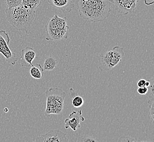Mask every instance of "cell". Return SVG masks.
<instances>
[{"mask_svg":"<svg viewBox=\"0 0 154 142\" xmlns=\"http://www.w3.org/2000/svg\"><path fill=\"white\" fill-rule=\"evenodd\" d=\"M81 18L92 23L102 22L110 14L111 2L107 0H76Z\"/></svg>","mask_w":154,"mask_h":142,"instance_id":"6da1fadb","label":"cell"},{"mask_svg":"<svg viewBox=\"0 0 154 142\" xmlns=\"http://www.w3.org/2000/svg\"><path fill=\"white\" fill-rule=\"evenodd\" d=\"M7 20L18 31L27 33L36 17V11L25 7L23 5L5 9Z\"/></svg>","mask_w":154,"mask_h":142,"instance_id":"7a4b0ae2","label":"cell"},{"mask_svg":"<svg viewBox=\"0 0 154 142\" xmlns=\"http://www.w3.org/2000/svg\"><path fill=\"white\" fill-rule=\"evenodd\" d=\"M48 41H57L67 39L69 27L66 18H60L57 14L53 15L45 25Z\"/></svg>","mask_w":154,"mask_h":142,"instance_id":"3957f363","label":"cell"},{"mask_svg":"<svg viewBox=\"0 0 154 142\" xmlns=\"http://www.w3.org/2000/svg\"><path fill=\"white\" fill-rule=\"evenodd\" d=\"M47 98L45 116L60 114L64 106L65 92L57 87L48 89L45 92Z\"/></svg>","mask_w":154,"mask_h":142,"instance_id":"277c9868","label":"cell"},{"mask_svg":"<svg viewBox=\"0 0 154 142\" xmlns=\"http://www.w3.org/2000/svg\"><path fill=\"white\" fill-rule=\"evenodd\" d=\"M124 56V49L116 45L100 56L99 69L102 72L112 70L122 61Z\"/></svg>","mask_w":154,"mask_h":142,"instance_id":"5b68a950","label":"cell"},{"mask_svg":"<svg viewBox=\"0 0 154 142\" xmlns=\"http://www.w3.org/2000/svg\"><path fill=\"white\" fill-rule=\"evenodd\" d=\"M10 38L8 33L5 30L0 31V54H2L6 61L12 65H15V63L19 60L15 54L10 49L9 47Z\"/></svg>","mask_w":154,"mask_h":142,"instance_id":"8992f818","label":"cell"},{"mask_svg":"<svg viewBox=\"0 0 154 142\" xmlns=\"http://www.w3.org/2000/svg\"><path fill=\"white\" fill-rule=\"evenodd\" d=\"M109 1L113 3L117 12L124 15H128L135 11L138 0H109Z\"/></svg>","mask_w":154,"mask_h":142,"instance_id":"52a82bcc","label":"cell"},{"mask_svg":"<svg viewBox=\"0 0 154 142\" xmlns=\"http://www.w3.org/2000/svg\"><path fill=\"white\" fill-rule=\"evenodd\" d=\"M37 142H67L66 133L59 130H51L48 133L36 138Z\"/></svg>","mask_w":154,"mask_h":142,"instance_id":"ba28073f","label":"cell"},{"mask_svg":"<svg viewBox=\"0 0 154 142\" xmlns=\"http://www.w3.org/2000/svg\"><path fill=\"white\" fill-rule=\"evenodd\" d=\"M85 121V118L83 116L82 110L73 111L69 115L68 118L65 120V127L66 129L71 128L73 131H77L81 127L80 122Z\"/></svg>","mask_w":154,"mask_h":142,"instance_id":"9c48e42d","label":"cell"},{"mask_svg":"<svg viewBox=\"0 0 154 142\" xmlns=\"http://www.w3.org/2000/svg\"><path fill=\"white\" fill-rule=\"evenodd\" d=\"M21 56L19 60L24 67H30L33 65L32 61L36 58V53L32 48L27 47L21 50Z\"/></svg>","mask_w":154,"mask_h":142,"instance_id":"30bf717a","label":"cell"},{"mask_svg":"<svg viewBox=\"0 0 154 142\" xmlns=\"http://www.w3.org/2000/svg\"><path fill=\"white\" fill-rule=\"evenodd\" d=\"M51 6L63 12L70 13L75 7L73 0H48Z\"/></svg>","mask_w":154,"mask_h":142,"instance_id":"8fae6325","label":"cell"},{"mask_svg":"<svg viewBox=\"0 0 154 142\" xmlns=\"http://www.w3.org/2000/svg\"><path fill=\"white\" fill-rule=\"evenodd\" d=\"M69 95L72 99V104L74 108H78L81 107L84 103L83 97L79 96L73 88H70L69 90Z\"/></svg>","mask_w":154,"mask_h":142,"instance_id":"7c38bea8","label":"cell"},{"mask_svg":"<svg viewBox=\"0 0 154 142\" xmlns=\"http://www.w3.org/2000/svg\"><path fill=\"white\" fill-rule=\"evenodd\" d=\"M44 69L40 64L37 63L35 65L31 66L30 69L31 76L34 79H41L44 75Z\"/></svg>","mask_w":154,"mask_h":142,"instance_id":"4fadbf2b","label":"cell"},{"mask_svg":"<svg viewBox=\"0 0 154 142\" xmlns=\"http://www.w3.org/2000/svg\"><path fill=\"white\" fill-rule=\"evenodd\" d=\"M41 3V0H23L22 2L25 7L33 11H36Z\"/></svg>","mask_w":154,"mask_h":142,"instance_id":"5bb4252c","label":"cell"},{"mask_svg":"<svg viewBox=\"0 0 154 142\" xmlns=\"http://www.w3.org/2000/svg\"><path fill=\"white\" fill-rule=\"evenodd\" d=\"M57 64V60L52 57L51 56H49L45 60L43 69L44 71H51L53 70Z\"/></svg>","mask_w":154,"mask_h":142,"instance_id":"9a60e30c","label":"cell"},{"mask_svg":"<svg viewBox=\"0 0 154 142\" xmlns=\"http://www.w3.org/2000/svg\"><path fill=\"white\" fill-rule=\"evenodd\" d=\"M77 141L80 142H98L99 140L95 138V137L90 136L88 135H83L82 136L78 137Z\"/></svg>","mask_w":154,"mask_h":142,"instance_id":"2e32d148","label":"cell"},{"mask_svg":"<svg viewBox=\"0 0 154 142\" xmlns=\"http://www.w3.org/2000/svg\"><path fill=\"white\" fill-rule=\"evenodd\" d=\"M23 0H6V4L9 8L15 7L22 5Z\"/></svg>","mask_w":154,"mask_h":142,"instance_id":"e0dca14e","label":"cell"},{"mask_svg":"<svg viewBox=\"0 0 154 142\" xmlns=\"http://www.w3.org/2000/svg\"><path fill=\"white\" fill-rule=\"evenodd\" d=\"M136 139L130 137H121L118 139L119 142H137Z\"/></svg>","mask_w":154,"mask_h":142,"instance_id":"ac0fdd59","label":"cell"},{"mask_svg":"<svg viewBox=\"0 0 154 142\" xmlns=\"http://www.w3.org/2000/svg\"><path fill=\"white\" fill-rule=\"evenodd\" d=\"M149 106V108H150V113H149V116H150V119H151V121L154 122V102H151V103H148Z\"/></svg>","mask_w":154,"mask_h":142,"instance_id":"d6986e66","label":"cell"},{"mask_svg":"<svg viewBox=\"0 0 154 142\" xmlns=\"http://www.w3.org/2000/svg\"><path fill=\"white\" fill-rule=\"evenodd\" d=\"M148 91V88L146 86L140 87L137 89V92L141 95H145L147 94Z\"/></svg>","mask_w":154,"mask_h":142,"instance_id":"ffe728a7","label":"cell"},{"mask_svg":"<svg viewBox=\"0 0 154 142\" xmlns=\"http://www.w3.org/2000/svg\"><path fill=\"white\" fill-rule=\"evenodd\" d=\"M146 80H145V79H140V80H138V82H137V86H138V88L145 86V83H146Z\"/></svg>","mask_w":154,"mask_h":142,"instance_id":"44dd1931","label":"cell"},{"mask_svg":"<svg viewBox=\"0 0 154 142\" xmlns=\"http://www.w3.org/2000/svg\"><path fill=\"white\" fill-rule=\"evenodd\" d=\"M144 2L146 5L150 6L154 4V0H144Z\"/></svg>","mask_w":154,"mask_h":142,"instance_id":"7402d4cb","label":"cell"},{"mask_svg":"<svg viewBox=\"0 0 154 142\" xmlns=\"http://www.w3.org/2000/svg\"><path fill=\"white\" fill-rule=\"evenodd\" d=\"M150 85V80H148V81H146V83H145V86L148 88V86H149Z\"/></svg>","mask_w":154,"mask_h":142,"instance_id":"603a6c76","label":"cell"},{"mask_svg":"<svg viewBox=\"0 0 154 142\" xmlns=\"http://www.w3.org/2000/svg\"><path fill=\"white\" fill-rule=\"evenodd\" d=\"M4 111H5V112L7 113V112H8V109L7 108H5L4 109Z\"/></svg>","mask_w":154,"mask_h":142,"instance_id":"cb8c5ba5","label":"cell"}]
</instances>
